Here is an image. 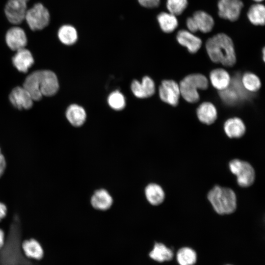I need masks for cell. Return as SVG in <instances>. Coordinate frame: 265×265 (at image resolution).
Wrapping results in <instances>:
<instances>
[{
	"label": "cell",
	"mask_w": 265,
	"mask_h": 265,
	"mask_svg": "<svg viewBox=\"0 0 265 265\" xmlns=\"http://www.w3.org/2000/svg\"><path fill=\"white\" fill-rule=\"evenodd\" d=\"M66 117L72 125L80 127L85 122L86 113L82 106L77 104H72L68 107L66 111Z\"/></svg>",
	"instance_id": "cell-24"
},
{
	"label": "cell",
	"mask_w": 265,
	"mask_h": 265,
	"mask_svg": "<svg viewBox=\"0 0 265 265\" xmlns=\"http://www.w3.org/2000/svg\"><path fill=\"white\" fill-rule=\"evenodd\" d=\"M210 79L212 85L219 91L226 89L229 85L231 79L229 73L221 68L212 71Z\"/></svg>",
	"instance_id": "cell-23"
},
{
	"label": "cell",
	"mask_w": 265,
	"mask_h": 265,
	"mask_svg": "<svg viewBox=\"0 0 265 265\" xmlns=\"http://www.w3.org/2000/svg\"><path fill=\"white\" fill-rule=\"evenodd\" d=\"M265 48H264L263 50V59L264 61H265Z\"/></svg>",
	"instance_id": "cell-38"
},
{
	"label": "cell",
	"mask_w": 265,
	"mask_h": 265,
	"mask_svg": "<svg viewBox=\"0 0 265 265\" xmlns=\"http://www.w3.org/2000/svg\"><path fill=\"white\" fill-rule=\"evenodd\" d=\"M9 100L13 106L19 109H27L33 106V100L23 87H15L10 93Z\"/></svg>",
	"instance_id": "cell-14"
},
{
	"label": "cell",
	"mask_w": 265,
	"mask_h": 265,
	"mask_svg": "<svg viewBox=\"0 0 265 265\" xmlns=\"http://www.w3.org/2000/svg\"><path fill=\"white\" fill-rule=\"evenodd\" d=\"M5 40L9 48L16 52L26 48L27 43L25 31L23 28L17 26L10 27L6 31Z\"/></svg>",
	"instance_id": "cell-12"
},
{
	"label": "cell",
	"mask_w": 265,
	"mask_h": 265,
	"mask_svg": "<svg viewBox=\"0 0 265 265\" xmlns=\"http://www.w3.org/2000/svg\"><path fill=\"white\" fill-rule=\"evenodd\" d=\"M21 248L25 255L29 259L41 260L44 256V251L40 243L34 238L24 240Z\"/></svg>",
	"instance_id": "cell-22"
},
{
	"label": "cell",
	"mask_w": 265,
	"mask_h": 265,
	"mask_svg": "<svg viewBox=\"0 0 265 265\" xmlns=\"http://www.w3.org/2000/svg\"><path fill=\"white\" fill-rule=\"evenodd\" d=\"M57 36L59 41L66 45H72L78 39V33L76 29L71 25H64L58 29Z\"/></svg>",
	"instance_id": "cell-27"
},
{
	"label": "cell",
	"mask_w": 265,
	"mask_h": 265,
	"mask_svg": "<svg viewBox=\"0 0 265 265\" xmlns=\"http://www.w3.org/2000/svg\"><path fill=\"white\" fill-rule=\"evenodd\" d=\"M50 19L48 9L42 3L37 2L27 9L25 21L31 30L38 31L48 26Z\"/></svg>",
	"instance_id": "cell-6"
},
{
	"label": "cell",
	"mask_w": 265,
	"mask_h": 265,
	"mask_svg": "<svg viewBox=\"0 0 265 265\" xmlns=\"http://www.w3.org/2000/svg\"><path fill=\"white\" fill-rule=\"evenodd\" d=\"M214 20L208 13L203 11H197L192 17L186 20V25L189 31L194 33L200 31L203 33L210 32L214 26Z\"/></svg>",
	"instance_id": "cell-9"
},
{
	"label": "cell",
	"mask_w": 265,
	"mask_h": 265,
	"mask_svg": "<svg viewBox=\"0 0 265 265\" xmlns=\"http://www.w3.org/2000/svg\"><path fill=\"white\" fill-rule=\"evenodd\" d=\"M198 119L202 123L210 125L214 122L217 117L215 106L210 102H204L199 105L196 110Z\"/></svg>",
	"instance_id": "cell-19"
},
{
	"label": "cell",
	"mask_w": 265,
	"mask_h": 265,
	"mask_svg": "<svg viewBox=\"0 0 265 265\" xmlns=\"http://www.w3.org/2000/svg\"><path fill=\"white\" fill-rule=\"evenodd\" d=\"M193 33L186 30H181L178 32L176 38L178 43L186 48L189 53H194L201 48L202 41Z\"/></svg>",
	"instance_id": "cell-16"
},
{
	"label": "cell",
	"mask_w": 265,
	"mask_h": 265,
	"mask_svg": "<svg viewBox=\"0 0 265 265\" xmlns=\"http://www.w3.org/2000/svg\"><path fill=\"white\" fill-rule=\"evenodd\" d=\"M181 95L187 102L195 103L200 99L198 90H206L209 81L203 75L194 74L186 76L180 83Z\"/></svg>",
	"instance_id": "cell-4"
},
{
	"label": "cell",
	"mask_w": 265,
	"mask_h": 265,
	"mask_svg": "<svg viewBox=\"0 0 265 265\" xmlns=\"http://www.w3.org/2000/svg\"><path fill=\"white\" fill-rule=\"evenodd\" d=\"M176 257L180 265H193L197 260L196 252L187 247L180 248L177 252Z\"/></svg>",
	"instance_id": "cell-30"
},
{
	"label": "cell",
	"mask_w": 265,
	"mask_h": 265,
	"mask_svg": "<svg viewBox=\"0 0 265 265\" xmlns=\"http://www.w3.org/2000/svg\"><path fill=\"white\" fill-rule=\"evenodd\" d=\"M142 6L146 8H155L159 4L160 0H137Z\"/></svg>",
	"instance_id": "cell-34"
},
{
	"label": "cell",
	"mask_w": 265,
	"mask_h": 265,
	"mask_svg": "<svg viewBox=\"0 0 265 265\" xmlns=\"http://www.w3.org/2000/svg\"><path fill=\"white\" fill-rule=\"evenodd\" d=\"M7 212V209L6 205L0 202V221L6 216Z\"/></svg>",
	"instance_id": "cell-36"
},
{
	"label": "cell",
	"mask_w": 265,
	"mask_h": 265,
	"mask_svg": "<svg viewBox=\"0 0 265 265\" xmlns=\"http://www.w3.org/2000/svg\"><path fill=\"white\" fill-rule=\"evenodd\" d=\"M12 63L20 72L26 73L33 64L34 58L29 50L26 48L16 51L12 57Z\"/></svg>",
	"instance_id": "cell-17"
},
{
	"label": "cell",
	"mask_w": 265,
	"mask_h": 265,
	"mask_svg": "<svg viewBox=\"0 0 265 265\" xmlns=\"http://www.w3.org/2000/svg\"><path fill=\"white\" fill-rule=\"evenodd\" d=\"M224 130L229 137L239 138L244 134L246 128L241 119L234 117L229 118L225 121Z\"/></svg>",
	"instance_id": "cell-20"
},
{
	"label": "cell",
	"mask_w": 265,
	"mask_h": 265,
	"mask_svg": "<svg viewBox=\"0 0 265 265\" xmlns=\"http://www.w3.org/2000/svg\"><path fill=\"white\" fill-rule=\"evenodd\" d=\"M208 199L215 211L219 214L234 212L237 208V198L230 188L214 186L208 193Z\"/></svg>",
	"instance_id": "cell-3"
},
{
	"label": "cell",
	"mask_w": 265,
	"mask_h": 265,
	"mask_svg": "<svg viewBox=\"0 0 265 265\" xmlns=\"http://www.w3.org/2000/svg\"><path fill=\"white\" fill-rule=\"evenodd\" d=\"M23 0V1H25V2H26V3H27V2H28L29 0Z\"/></svg>",
	"instance_id": "cell-40"
},
{
	"label": "cell",
	"mask_w": 265,
	"mask_h": 265,
	"mask_svg": "<svg viewBox=\"0 0 265 265\" xmlns=\"http://www.w3.org/2000/svg\"><path fill=\"white\" fill-rule=\"evenodd\" d=\"M5 243V235L3 231L0 228V249L3 246Z\"/></svg>",
	"instance_id": "cell-37"
},
{
	"label": "cell",
	"mask_w": 265,
	"mask_h": 265,
	"mask_svg": "<svg viewBox=\"0 0 265 265\" xmlns=\"http://www.w3.org/2000/svg\"><path fill=\"white\" fill-rule=\"evenodd\" d=\"M21 238L20 219L15 214L4 244L0 249V265H34L22 254Z\"/></svg>",
	"instance_id": "cell-1"
},
{
	"label": "cell",
	"mask_w": 265,
	"mask_h": 265,
	"mask_svg": "<svg viewBox=\"0 0 265 265\" xmlns=\"http://www.w3.org/2000/svg\"><path fill=\"white\" fill-rule=\"evenodd\" d=\"M145 194L148 201L153 205H159L164 199V192L159 185L152 183L145 188Z\"/></svg>",
	"instance_id": "cell-25"
},
{
	"label": "cell",
	"mask_w": 265,
	"mask_h": 265,
	"mask_svg": "<svg viewBox=\"0 0 265 265\" xmlns=\"http://www.w3.org/2000/svg\"><path fill=\"white\" fill-rule=\"evenodd\" d=\"M206 49L209 57L214 63L231 67L236 62L234 43L225 33H218L208 39Z\"/></svg>",
	"instance_id": "cell-2"
},
{
	"label": "cell",
	"mask_w": 265,
	"mask_h": 265,
	"mask_svg": "<svg viewBox=\"0 0 265 265\" xmlns=\"http://www.w3.org/2000/svg\"><path fill=\"white\" fill-rule=\"evenodd\" d=\"M40 88L42 96H51L55 94L59 88L56 75L50 70H40Z\"/></svg>",
	"instance_id": "cell-13"
},
{
	"label": "cell",
	"mask_w": 265,
	"mask_h": 265,
	"mask_svg": "<svg viewBox=\"0 0 265 265\" xmlns=\"http://www.w3.org/2000/svg\"><path fill=\"white\" fill-rule=\"evenodd\" d=\"M217 6L220 18L234 22L239 18L243 3L241 0H219Z\"/></svg>",
	"instance_id": "cell-10"
},
{
	"label": "cell",
	"mask_w": 265,
	"mask_h": 265,
	"mask_svg": "<svg viewBox=\"0 0 265 265\" xmlns=\"http://www.w3.org/2000/svg\"><path fill=\"white\" fill-rule=\"evenodd\" d=\"M249 21L256 26H263L265 20V7L261 3L252 5L249 8L247 13Z\"/></svg>",
	"instance_id": "cell-29"
},
{
	"label": "cell",
	"mask_w": 265,
	"mask_h": 265,
	"mask_svg": "<svg viewBox=\"0 0 265 265\" xmlns=\"http://www.w3.org/2000/svg\"><path fill=\"white\" fill-rule=\"evenodd\" d=\"M173 255V252L170 248L159 242L155 243L153 249L149 253L150 257L158 262L170 261Z\"/></svg>",
	"instance_id": "cell-26"
},
{
	"label": "cell",
	"mask_w": 265,
	"mask_h": 265,
	"mask_svg": "<svg viewBox=\"0 0 265 265\" xmlns=\"http://www.w3.org/2000/svg\"><path fill=\"white\" fill-rule=\"evenodd\" d=\"M131 90L133 95L138 98H149L155 93V82L149 77L145 76L141 82L133 80L131 84Z\"/></svg>",
	"instance_id": "cell-15"
},
{
	"label": "cell",
	"mask_w": 265,
	"mask_h": 265,
	"mask_svg": "<svg viewBox=\"0 0 265 265\" xmlns=\"http://www.w3.org/2000/svg\"><path fill=\"white\" fill-rule=\"evenodd\" d=\"M159 96L164 102L176 106L179 103L181 95L179 85L173 80H164L159 89Z\"/></svg>",
	"instance_id": "cell-11"
},
{
	"label": "cell",
	"mask_w": 265,
	"mask_h": 265,
	"mask_svg": "<svg viewBox=\"0 0 265 265\" xmlns=\"http://www.w3.org/2000/svg\"><path fill=\"white\" fill-rule=\"evenodd\" d=\"M249 94L250 92L249 93L243 87L238 74L231 78L230 83L226 89L219 91V95L222 101L229 106H235L248 99Z\"/></svg>",
	"instance_id": "cell-5"
},
{
	"label": "cell",
	"mask_w": 265,
	"mask_h": 265,
	"mask_svg": "<svg viewBox=\"0 0 265 265\" xmlns=\"http://www.w3.org/2000/svg\"><path fill=\"white\" fill-rule=\"evenodd\" d=\"M6 166V162L4 156L2 154L0 148V178L3 174Z\"/></svg>",
	"instance_id": "cell-35"
},
{
	"label": "cell",
	"mask_w": 265,
	"mask_h": 265,
	"mask_svg": "<svg viewBox=\"0 0 265 265\" xmlns=\"http://www.w3.org/2000/svg\"><path fill=\"white\" fill-rule=\"evenodd\" d=\"M107 102L110 107L115 110H122L126 106L125 97L119 91L111 93L107 98Z\"/></svg>",
	"instance_id": "cell-32"
},
{
	"label": "cell",
	"mask_w": 265,
	"mask_h": 265,
	"mask_svg": "<svg viewBox=\"0 0 265 265\" xmlns=\"http://www.w3.org/2000/svg\"><path fill=\"white\" fill-rule=\"evenodd\" d=\"M229 168L232 173L237 176V182L241 187H248L253 184L255 173L248 162L235 159L230 162Z\"/></svg>",
	"instance_id": "cell-7"
},
{
	"label": "cell",
	"mask_w": 265,
	"mask_h": 265,
	"mask_svg": "<svg viewBox=\"0 0 265 265\" xmlns=\"http://www.w3.org/2000/svg\"><path fill=\"white\" fill-rule=\"evenodd\" d=\"M254 1H256V2H261L264 0H253Z\"/></svg>",
	"instance_id": "cell-39"
},
{
	"label": "cell",
	"mask_w": 265,
	"mask_h": 265,
	"mask_svg": "<svg viewBox=\"0 0 265 265\" xmlns=\"http://www.w3.org/2000/svg\"><path fill=\"white\" fill-rule=\"evenodd\" d=\"M157 20L160 28L166 33L173 32L178 25V22L176 16L170 13H160L158 16Z\"/></svg>",
	"instance_id": "cell-28"
},
{
	"label": "cell",
	"mask_w": 265,
	"mask_h": 265,
	"mask_svg": "<svg viewBox=\"0 0 265 265\" xmlns=\"http://www.w3.org/2000/svg\"><path fill=\"white\" fill-rule=\"evenodd\" d=\"M40 70L29 74L25 79L23 87L29 93L33 101L41 99L42 95L40 88Z\"/></svg>",
	"instance_id": "cell-18"
},
{
	"label": "cell",
	"mask_w": 265,
	"mask_h": 265,
	"mask_svg": "<svg viewBox=\"0 0 265 265\" xmlns=\"http://www.w3.org/2000/svg\"><path fill=\"white\" fill-rule=\"evenodd\" d=\"M241 81L244 89L250 93L258 91L261 87L260 79L252 73H245L241 78Z\"/></svg>",
	"instance_id": "cell-31"
},
{
	"label": "cell",
	"mask_w": 265,
	"mask_h": 265,
	"mask_svg": "<svg viewBox=\"0 0 265 265\" xmlns=\"http://www.w3.org/2000/svg\"><path fill=\"white\" fill-rule=\"evenodd\" d=\"M113 199L108 192L104 189L96 190L91 199V204L97 210L105 211L110 208Z\"/></svg>",
	"instance_id": "cell-21"
},
{
	"label": "cell",
	"mask_w": 265,
	"mask_h": 265,
	"mask_svg": "<svg viewBox=\"0 0 265 265\" xmlns=\"http://www.w3.org/2000/svg\"><path fill=\"white\" fill-rule=\"evenodd\" d=\"M27 3L22 0H8L4 7V13L8 22L18 26L25 20Z\"/></svg>",
	"instance_id": "cell-8"
},
{
	"label": "cell",
	"mask_w": 265,
	"mask_h": 265,
	"mask_svg": "<svg viewBox=\"0 0 265 265\" xmlns=\"http://www.w3.org/2000/svg\"><path fill=\"white\" fill-rule=\"evenodd\" d=\"M187 4V0H167L166 6L169 13L176 16L184 12Z\"/></svg>",
	"instance_id": "cell-33"
}]
</instances>
